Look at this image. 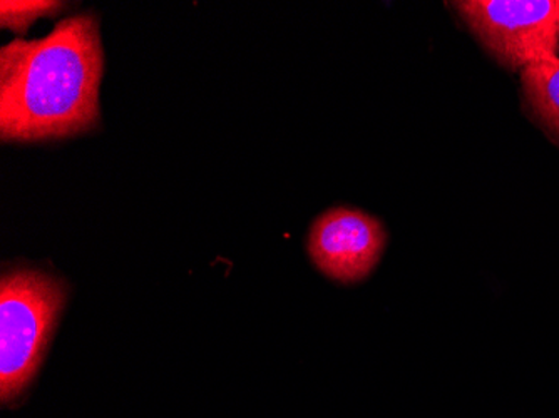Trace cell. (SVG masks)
Masks as SVG:
<instances>
[{"instance_id": "6da1fadb", "label": "cell", "mask_w": 559, "mask_h": 418, "mask_svg": "<svg viewBox=\"0 0 559 418\" xmlns=\"http://www.w3.org/2000/svg\"><path fill=\"white\" fill-rule=\"evenodd\" d=\"M105 50L99 21L72 15L43 39L0 50V138L4 143L64 140L99 124Z\"/></svg>"}, {"instance_id": "277c9868", "label": "cell", "mask_w": 559, "mask_h": 418, "mask_svg": "<svg viewBox=\"0 0 559 418\" xmlns=\"http://www.w3.org/2000/svg\"><path fill=\"white\" fill-rule=\"evenodd\" d=\"M385 241L379 219L360 210L334 207L313 223L309 251L320 272L337 282L355 283L376 268Z\"/></svg>"}, {"instance_id": "8992f818", "label": "cell", "mask_w": 559, "mask_h": 418, "mask_svg": "<svg viewBox=\"0 0 559 418\" xmlns=\"http://www.w3.org/2000/svg\"><path fill=\"white\" fill-rule=\"evenodd\" d=\"M66 4L62 2H47V0H24V2H0V25L15 34H25L36 19L55 17L61 14Z\"/></svg>"}, {"instance_id": "7a4b0ae2", "label": "cell", "mask_w": 559, "mask_h": 418, "mask_svg": "<svg viewBox=\"0 0 559 418\" xmlns=\"http://www.w3.org/2000/svg\"><path fill=\"white\" fill-rule=\"evenodd\" d=\"M66 304L61 279L12 270L0 283V398L17 401L31 385Z\"/></svg>"}, {"instance_id": "52a82bcc", "label": "cell", "mask_w": 559, "mask_h": 418, "mask_svg": "<svg viewBox=\"0 0 559 418\" xmlns=\"http://www.w3.org/2000/svg\"><path fill=\"white\" fill-rule=\"evenodd\" d=\"M558 34H559V2H558Z\"/></svg>"}, {"instance_id": "5b68a950", "label": "cell", "mask_w": 559, "mask_h": 418, "mask_svg": "<svg viewBox=\"0 0 559 418\" xmlns=\"http://www.w3.org/2000/svg\"><path fill=\"white\" fill-rule=\"evenodd\" d=\"M521 89L527 111L559 144V58L521 71Z\"/></svg>"}, {"instance_id": "3957f363", "label": "cell", "mask_w": 559, "mask_h": 418, "mask_svg": "<svg viewBox=\"0 0 559 418\" xmlns=\"http://www.w3.org/2000/svg\"><path fill=\"white\" fill-rule=\"evenodd\" d=\"M452 8L504 68L521 72L559 58L556 0H463Z\"/></svg>"}]
</instances>
